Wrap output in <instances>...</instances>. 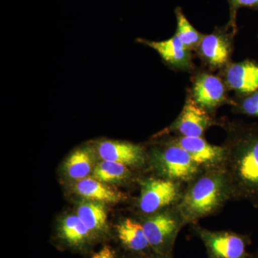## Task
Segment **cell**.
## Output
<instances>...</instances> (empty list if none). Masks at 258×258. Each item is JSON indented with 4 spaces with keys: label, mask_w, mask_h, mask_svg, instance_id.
Instances as JSON below:
<instances>
[{
    "label": "cell",
    "mask_w": 258,
    "mask_h": 258,
    "mask_svg": "<svg viewBox=\"0 0 258 258\" xmlns=\"http://www.w3.org/2000/svg\"><path fill=\"white\" fill-rule=\"evenodd\" d=\"M148 152V162L156 176L185 186L204 172L182 148L158 137Z\"/></svg>",
    "instance_id": "3"
},
{
    "label": "cell",
    "mask_w": 258,
    "mask_h": 258,
    "mask_svg": "<svg viewBox=\"0 0 258 258\" xmlns=\"http://www.w3.org/2000/svg\"><path fill=\"white\" fill-rule=\"evenodd\" d=\"M193 225L195 235L206 247L208 258H253V253L247 250L252 242L250 236L232 231L210 230L198 224Z\"/></svg>",
    "instance_id": "6"
},
{
    "label": "cell",
    "mask_w": 258,
    "mask_h": 258,
    "mask_svg": "<svg viewBox=\"0 0 258 258\" xmlns=\"http://www.w3.org/2000/svg\"><path fill=\"white\" fill-rule=\"evenodd\" d=\"M117 235L126 248L134 252H143L151 248L142 222L125 218L117 225Z\"/></svg>",
    "instance_id": "16"
},
{
    "label": "cell",
    "mask_w": 258,
    "mask_h": 258,
    "mask_svg": "<svg viewBox=\"0 0 258 258\" xmlns=\"http://www.w3.org/2000/svg\"><path fill=\"white\" fill-rule=\"evenodd\" d=\"M232 200L230 178L225 169L202 173L185 186L178 211L185 225H196L199 220L215 215Z\"/></svg>",
    "instance_id": "2"
},
{
    "label": "cell",
    "mask_w": 258,
    "mask_h": 258,
    "mask_svg": "<svg viewBox=\"0 0 258 258\" xmlns=\"http://www.w3.org/2000/svg\"><path fill=\"white\" fill-rule=\"evenodd\" d=\"M96 150L91 147H83L70 154L62 166L64 175L75 181L92 174L96 162Z\"/></svg>",
    "instance_id": "15"
},
{
    "label": "cell",
    "mask_w": 258,
    "mask_h": 258,
    "mask_svg": "<svg viewBox=\"0 0 258 258\" xmlns=\"http://www.w3.org/2000/svg\"><path fill=\"white\" fill-rule=\"evenodd\" d=\"M158 137L164 139L184 149L203 171L222 169L225 166V148L222 145L216 146L209 143L205 137H186L174 134Z\"/></svg>",
    "instance_id": "10"
},
{
    "label": "cell",
    "mask_w": 258,
    "mask_h": 258,
    "mask_svg": "<svg viewBox=\"0 0 258 258\" xmlns=\"http://www.w3.org/2000/svg\"><path fill=\"white\" fill-rule=\"evenodd\" d=\"M149 258H166V257H162V256H160V257H149Z\"/></svg>",
    "instance_id": "25"
},
{
    "label": "cell",
    "mask_w": 258,
    "mask_h": 258,
    "mask_svg": "<svg viewBox=\"0 0 258 258\" xmlns=\"http://www.w3.org/2000/svg\"><path fill=\"white\" fill-rule=\"evenodd\" d=\"M176 30L175 34L188 50L195 52L200 46L205 34L199 32L186 18L180 7L175 9Z\"/></svg>",
    "instance_id": "20"
},
{
    "label": "cell",
    "mask_w": 258,
    "mask_h": 258,
    "mask_svg": "<svg viewBox=\"0 0 258 258\" xmlns=\"http://www.w3.org/2000/svg\"><path fill=\"white\" fill-rule=\"evenodd\" d=\"M140 195L137 202L139 211L149 216L179 204L185 185L158 176L138 180Z\"/></svg>",
    "instance_id": "5"
},
{
    "label": "cell",
    "mask_w": 258,
    "mask_h": 258,
    "mask_svg": "<svg viewBox=\"0 0 258 258\" xmlns=\"http://www.w3.org/2000/svg\"><path fill=\"white\" fill-rule=\"evenodd\" d=\"M253 258H258V250L253 253Z\"/></svg>",
    "instance_id": "24"
},
{
    "label": "cell",
    "mask_w": 258,
    "mask_h": 258,
    "mask_svg": "<svg viewBox=\"0 0 258 258\" xmlns=\"http://www.w3.org/2000/svg\"><path fill=\"white\" fill-rule=\"evenodd\" d=\"M91 175L101 182L113 184L128 181L133 176V173L131 168L123 164L114 161L102 160L97 163Z\"/></svg>",
    "instance_id": "19"
},
{
    "label": "cell",
    "mask_w": 258,
    "mask_h": 258,
    "mask_svg": "<svg viewBox=\"0 0 258 258\" xmlns=\"http://www.w3.org/2000/svg\"><path fill=\"white\" fill-rule=\"evenodd\" d=\"M61 237L73 246L84 244L93 235V232L77 215L64 217L59 227Z\"/></svg>",
    "instance_id": "18"
},
{
    "label": "cell",
    "mask_w": 258,
    "mask_h": 258,
    "mask_svg": "<svg viewBox=\"0 0 258 258\" xmlns=\"http://www.w3.org/2000/svg\"><path fill=\"white\" fill-rule=\"evenodd\" d=\"M73 190L83 200L105 204L119 203L128 199L125 194L92 176L75 181Z\"/></svg>",
    "instance_id": "14"
},
{
    "label": "cell",
    "mask_w": 258,
    "mask_h": 258,
    "mask_svg": "<svg viewBox=\"0 0 258 258\" xmlns=\"http://www.w3.org/2000/svg\"><path fill=\"white\" fill-rule=\"evenodd\" d=\"M226 139L224 169L230 178L232 200L258 208V123L222 120Z\"/></svg>",
    "instance_id": "1"
},
{
    "label": "cell",
    "mask_w": 258,
    "mask_h": 258,
    "mask_svg": "<svg viewBox=\"0 0 258 258\" xmlns=\"http://www.w3.org/2000/svg\"><path fill=\"white\" fill-rule=\"evenodd\" d=\"M236 34L226 24L223 26L215 27L212 33L205 35L195 51L204 69L220 71L232 62Z\"/></svg>",
    "instance_id": "8"
},
{
    "label": "cell",
    "mask_w": 258,
    "mask_h": 258,
    "mask_svg": "<svg viewBox=\"0 0 258 258\" xmlns=\"http://www.w3.org/2000/svg\"><path fill=\"white\" fill-rule=\"evenodd\" d=\"M191 81V88L187 93L199 106L210 114L215 116L219 108L230 105V91L219 75L205 69H197Z\"/></svg>",
    "instance_id": "7"
},
{
    "label": "cell",
    "mask_w": 258,
    "mask_h": 258,
    "mask_svg": "<svg viewBox=\"0 0 258 258\" xmlns=\"http://www.w3.org/2000/svg\"><path fill=\"white\" fill-rule=\"evenodd\" d=\"M227 2L230 10V18L227 25L231 30L237 33V11L242 8H249L258 11V0H227Z\"/></svg>",
    "instance_id": "22"
},
{
    "label": "cell",
    "mask_w": 258,
    "mask_h": 258,
    "mask_svg": "<svg viewBox=\"0 0 258 258\" xmlns=\"http://www.w3.org/2000/svg\"><path fill=\"white\" fill-rule=\"evenodd\" d=\"M229 91L235 96H243L258 90V62L246 59L240 62H231L219 71Z\"/></svg>",
    "instance_id": "12"
},
{
    "label": "cell",
    "mask_w": 258,
    "mask_h": 258,
    "mask_svg": "<svg viewBox=\"0 0 258 258\" xmlns=\"http://www.w3.org/2000/svg\"><path fill=\"white\" fill-rule=\"evenodd\" d=\"M151 248L166 258H171L179 231L185 225L176 207L146 216L142 222Z\"/></svg>",
    "instance_id": "4"
},
{
    "label": "cell",
    "mask_w": 258,
    "mask_h": 258,
    "mask_svg": "<svg viewBox=\"0 0 258 258\" xmlns=\"http://www.w3.org/2000/svg\"><path fill=\"white\" fill-rule=\"evenodd\" d=\"M222 119L205 111L193 101L189 93L186 95L184 105L176 120L154 137L174 134L186 137H205L209 128L214 125H221Z\"/></svg>",
    "instance_id": "9"
},
{
    "label": "cell",
    "mask_w": 258,
    "mask_h": 258,
    "mask_svg": "<svg viewBox=\"0 0 258 258\" xmlns=\"http://www.w3.org/2000/svg\"><path fill=\"white\" fill-rule=\"evenodd\" d=\"M137 41L157 51L164 63L174 71L193 74L197 70L193 62L192 52L183 45L176 34L163 41H151L142 38L137 39Z\"/></svg>",
    "instance_id": "13"
},
{
    "label": "cell",
    "mask_w": 258,
    "mask_h": 258,
    "mask_svg": "<svg viewBox=\"0 0 258 258\" xmlns=\"http://www.w3.org/2000/svg\"><path fill=\"white\" fill-rule=\"evenodd\" d=\"M231 109L235 114L258 118V90L243 96H234L231 98Z\"/></svg>",
    "instance_id": "21"
},
{
    "label": "cell",
    "mask_w": 258,
    "mask_h": 258,
    "mask_svg": "<svg viewBox=\"0 0 258 258\" xmlns=\"http://www.w3.org/2000/svg\"><path fill=\"white\" fill-rule=\"evenodd\" d=\"M91 258H115V252L108 246H105Z\"/></svg>",
    "instance_id": "23"
},
{
    "label": "cell",
    "mask_w": 258,
    "mask_h": 258,
    "mask_svg": "<svg viewBox=\"0 0 258 258\" xmlns=\"http://www.w3.org/2000/svg\"><path fill=\"white\" fill-rule=\"evenodd\" d=\"M257 38H258V35H257Z\"/></svg>",
    "instance_id": "26"
},
{
    "label": "cell",
    "mask_w": 258,
    "mask_h": 258,
    "mask_svg": "<svg viewBox=\"0 0 258 258\" xmlns=\"http://www.w3.org/2000/svg\"><path fill=\"white\" fill-rule=\"evenodd\" d=\"M96 152L101 160L114 161L131 169H140L148 162L147 149L132 142L103 141L97 145Z\"/></svg>",
    "instance_id": "11"
},
{
    "label": "cell",
    "mask_w": 258,
    "mask_h": 258,
    "mask_svg": "<svg viewBox=\"0 0 258 258\" xmlns=\"http://www.w3.org/2000/svg\"><path fill=\"white\" fill-rule=\"evenodd\" d=\"M77 215L93 234L107 230L108 217L105 203L83 200L78 205Z\"/></svg>",
    "instance_id": "17"
}]
</instances>
